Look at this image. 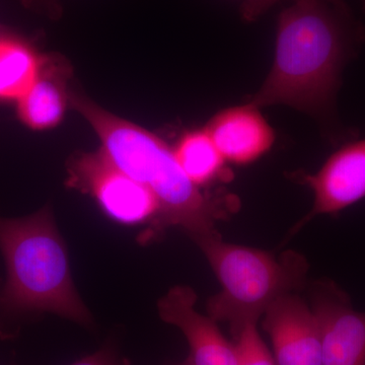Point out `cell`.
Here are the masks:
<instances>
[{
	"label": "cell",
	"instance_id": "6",
	"mask_svg": "<svg viewBox=\"0 0 365 365\" xmlns=\"http://www.w3.org/2000/svg\"><path fill=\"white\" fill-rule=\"evenodd\" d=\"M312 309L318 319L322 364L365 365V313L355 311L331 283L314 292Z\"/></svg>",
	"mask_w": 365,
	"mask_h": 365
},
{
	"label": "cell",
	"instance_id": "9",
	"mask_svg": "<svg viewBox=\"0 0 365 365\" xmlns=\"http://www.w3.org/2000/svg\"><path fill=\"white\" fill-rule=\"evenodd\" d=\"M196 294L188 287H175L158 302L160 319L176 326L190 347L189 365H237L235 342L228 341L210 317L196 311Z\"/></svg>",
	"mask_w": 365,
	"mask_h": 365
},
{
	"label": "cell",
	"instance_id": "17",
	"mask_svg": "<svg viewBox=\"0 0 365 365\" xmlns=\"http://www.w3.org/2000/svg\"><path fill=\"white\" fill-rule=\"evenodd\" d=\"M34 6H41L52 16H57L60 14L59 4L57 0H28Z\"/></svg>",
	"mask_w": 365,
	"mask_h": 365
},
{
	"label": "cell",
	"instance_id": "2",
	"mask_svg": "<svg viewBox=\"0 0 365 365\" xmlns=\"http://www.w3.org/2000/svg\"><path fill=\"white\" fill-rule=\"evenodd\" d=\"M69 102L97 134L106 157L153 192L160 208L158 227H182L194 240L215 234L216 220L234 202L230 197L204 194L184 174L174 150L153 132L79 93H69Z\"/></svg>",
	"mask_w": 365,
	"mask_h": 365
},
{
	"label": "cell",
	"instance_id": "7",
	"mask_svg": "<svg viewBox=\"0 0 365 365\" xmlns=\"http://www.w3.org/2000/svg\"><path fill=\"white\" fill-rule=\"evenodd\" d=\"M263 314L276 365H323L318 319L304 300L282 295Z\"/></svg>",
	"mask_w": 365,
	"mask_h": 365
},
{
	"label": "cell",
	"instance_id": "13",
	"mask_svg": "<svg viewBox=\"0 0 365 365\" xmlns=\"http://www.w3.org/2000/svg\"><path fill=\"white\" fill-rule=\"evenodd\" d=\"M42 56L13 33L0 38V101H16L37 78Z\"/></svg>",
	"mask_w": 365,
	"mask_h": 365
},
{
	"label": "cell",
	"instance_id": "14",
	"mask_svg": "<svg viewBox=\"0 0 365 365\" xmlns=\"http://www.w3.org/2000/svg\"><path fill=\"white\" fill-rule=\"evenodd\" d=\"M256 321L242 323L232 331L237 352V365H276L257 329Z\"/></svg>",
	"mask_w": 365,
	"mask_h": 365
},
{
	"label": "cell",
	"instance_id": "5",
	"mask_svg": "<svg viewBox=\"0 0 365 365\" xmlns=\"http://www.w3.org/2000/svg\"><path fill=\"white\" fill-rule=\"evenodd\" d=\"M68 174L69 186L93 197L103 212L114 222L158 225L160 208L153 192L122 172L102 150L72 158Z\"/></svg>",
	"mask_w": 365,
	"mask_h": 365
},
{
	"label": "cell",
	"instance_id": "21",
	"mask_svg": "<svg viewBox=\"0 0 365 365\" xmlns=\"http://www.w3.org/2000/svg\"><path fill=\"white\" fill-rule=\"evenodd\" d=\"M121 365H128V364H125V362H124V364H121Z\"/></svg>",
	"mask_w": 365,
	"mask_h": 365
},
{
	"label": "cell",
	"instance_id": "11",
	"mask_svg": "<svg viewBox=\"0 0 365 365\" xmlns=\"http://www.w3.org/2000/svg\"><path fill=\"white\" fill-rule=\"evenodd\" d=\"M71 67L56 56H42L37 78L18 101L19 116L34 130L54 128L63 119L69 93L67 81Z\"/></svg>",
	"mask_w": 365,
	"mask_h": 365
},
{
	"label": "cell",
	"instance_id": "16",
	"mask_svg": "<svg viewBox=\"0 0 365 365\" xmlns=\"http://www.w3.org/2000/svg\"><path fill=\"white\" fill-rule=\"evenodd\" d=\"M71 365H121V362L117 361L116 356L111 349L104 348Z\"/></svg>",
	"mask_w": 365,
	"mask_h": 365
},
{
	"label": "cell",
	"instance_id": "4",
	"mask_svg": "<svg viewBox=\"0 0 365 365\" xmlns=\"http://www.w3.org/2000/svg\"><path fill=\"white\" fill-rule=\"evenodd\" d=\"M194 241L222 285V292L208 302V316L227 322L232 331L245 322H258L273 302L304 282L307 263L294 252L276 258L262 250L223 242L217 232Z\"/></svg>",
	"mask_w": 365,
	"mask_h": 365
},
{
	"label": "cell",
	"instance_id": "22",
	"mask_svg": "<svg viewBox=\"0 0 365 365\" xmlns=\"http://www.w3.org/2000/svg\"><path fill=\"white\" fill-rule=\"evenodd\" d=\"M364 9H365V0H364Z\"/></svg>",
	"mask_w": 365,
	"mask_h": 365
},
{
	"label": "cell",
	"instance_id": "8",
	"mask_svg": "<svg viewBox=\"0 0 365 365\" xmlns=\"http://www.w3.org/2000/svg\"><path fill=\"white\" fill-rule=\"evenodd\" d=\"M314 193V206L304 222L321 215H336L365 198V139L341 146L316 174L299 177Z\"/></svg>",
	"mask_w": 365,
	"mask_h": 365
},
{
	"label": "cell",
	"instance_id": "20",
	"mask_svg": "<svg viewBox=\"0 0 365 365\" xmlns=\"http://www.w3.org/2000/svg\"><path fill=\"white\" fill-rule=\"evenodd\" d=\"M180 365H189L188 361H185L184 364H180Z\"/></svg>",
	"mask_w": 365,
	"mask_h": 365
},
{
	"label": "cell",
	"instance_id": "12",
	"mask_svg": "<svg viewBox=\"0 0 365 365\" xmlns=\"http://www.w3.org/2000/svg\"><path fill=\"white\" fill-rule=\"evenodd\" d=\"M173 150L184 174L198 188L230 179L227 163L205 128L185 132Z\"/></svg>",
	"mask_w": 365,
	"mask_h": 365
},
{
	"label": "cell",
	"instance_id": "18",
	"mask_svg": "<svg viewBox=\"0 0 365 365\" xmlns=\"http://www.w3.org/2000/svg\"><path fill=\"white\" fill-rule=\"evenodd\" d=\"M326 1L330 2V4H334L335 6L340 7V9H350L347 4H346L344 0H326Z\"/></svg>",
	"mask_w": 365,
	"mask_h": 365
},
{
	"label": "cell",
	"instance_id": "1",
	"mask_svg": "<svg viewBox=\"0 0 365 365\" xmlns=\"http://www.w3.org/2000/svg\"><path fill=\"white\" fill-rule=\"evenodd\" d=\"M364 40L365 29L350 9L294 0L278 16L270 72L247 103L260 109L288 106L334 124L343 68Z\"/></svg>",
	"mask_w": 365,
	"mask_h": 365
},
{
	"label": "cell",
	"instance_id": "15",
	"mask_svg": "<svg viewBox=\"0 0 365 365\" xmlns=\"http://www.w3.org/2000/svg\"><path fill=\"white\" fill-rule=\"evenodd\" d=\"M280 1H284V0H242L241 11L242 19L247 21H256L270 7Z\"/></svg>",
	"mask_w": 365,
	"mask_h": 365
},
{
	"label": "cell",
	"instance_id": "19",
	"mask_svg": "<svg viewBox=\"0 0 365 365\" xmlns=\"http://www.w3.org/2000/svg\"><path fill=\"white\" fill-rule=\"evenodd\" d=\"M9 30L6 28V26L0 25V38L4 37V36L9 35L11 34Z\"/></svg>",
	"mask_w": 365,
	"mask_h": 365
},
{
	"label": "cell",
	"instance_id": "10",
	"mask_svg": "<svg viewBox=\"0 0 365 365\" xmlns=\"http://www.w3.org/2000/svg\"><path fill=\"white\" fill-rule=\"evenodd\" d=\"M205 130L227 163L246 165L270 151L275 132L260 108L247 103L216 113Z\"/></svg>",
	"mask_w": 365,
	"mask_h": 365
},
{
	"label": "cell",
	"instance_id": "3",
	"mask_svg": "<svg viewBox=\"0 0 365 365\" xmlns=\"http://www.w3.org/2000/svg\"><path fill=\"white\" fill-rule=\"evenodd\" d=\"M0 250L7 268L1 304L14 312H50L88 325V311L76 292L68 257L51 210L24 218H0Z\"/></svg>",
	"mask_w": 365,
	"mask_h": 365
}]
</instances>
